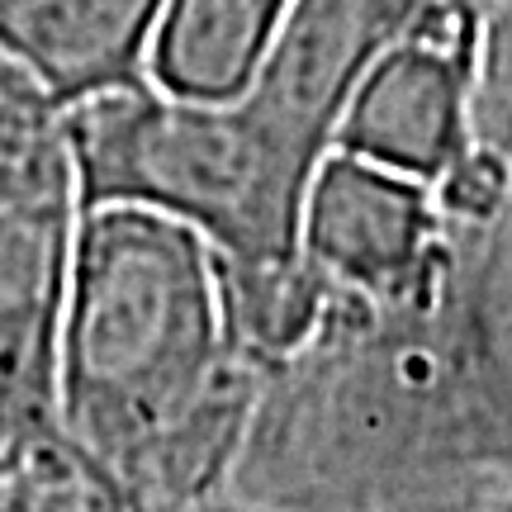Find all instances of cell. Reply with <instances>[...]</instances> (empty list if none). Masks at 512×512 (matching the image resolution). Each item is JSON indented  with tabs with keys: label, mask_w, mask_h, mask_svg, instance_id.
Masks as SVG:
<instances>
[{
	"label": "cell",
	"mask_w": 512,
	"mask_h": 512,
	"mask_svg": "<svg viewBox=\"0 0 512 512\" xmlns=\"http://www.w3.org/2000/svg\"><path fill=\"white\" fill-rule=\"evenodd\" d=\"M261 356L219 252L143 204L81 219L62 328V432L114 512H181L228 489Z\"/></svg>",
	"instance_id": "1"
},
{
	"label": "cell",
	"mask_w": 512,
	"mask_h": 512,
	"mask_svg": "<svg viewBox=\"0 0 512 512\" xmlns=\"http://www.w3.org/2000/svg\"><path fill=\"white\" fill-rule=\"evenodd\" d=\"M508 484L512 422L437 285L380 309L328 299L266 356L228 494L261 512H475Z\"/></svg>",
	"instance_id": "2"
},
{
	"label": "cell",
	"mask_w": 512,
	"mask_h": 512,
	"mask_svg": "<svg viewBox=\"0 0 512 512\" xmlns=\"http://www.w3.org/2000/svg\"><path fill=\"white\" fill-rule=\"evenodd\" d=\"M81 200L143 204L219 252L242 342L266 361L294 347L323 299L299 266V219L318 162L247 95L185 100L152 76L67 110Z\"/></svg>",
	"instance_id": "3"
},
{
	"label": "cell",
	"mask_w": 512,
	"mask_h": 512,
	"mask_svg": "<svg viewBox=\"0 0 512 512\" xmlns=\"http://www.w3.org/2000/svg\"><path fill=\"white\" fill-rule=\"evenodd\" d=\"M81 219L72 119L0 57V484L72 460L62 328Z\"/></svg>",
	"instance_id": "4"
},
{
	"label": "cell",
	"mask_w": 512,
	"mask_h": 512,
	"mask_svg": "<svg viewBox=\"0 0 512 512\" xmlns=\"http://www.w3.org/2000/svg\"><path fill=\"white\" fill-rule=\"evenodd\" d=\"M299 266L318 299L408 304L446 275V214L432 185L332 147L299 219Z\"/></svg>",
	"instance_id": "5"
},
{
	"label": "cell",
	"mask_w": 512,
	"mask_h": 512,
	"mask_svg": "<svg viewBox=\"0 0 512 512\" xmlns=\"http://www.w3.org/2000/svg\"><path fill=\"white\" fill-rule=\"evenodd\" d=\"M479 10H451L403 34L356 86L337 147L437 190L475 152Z\"/></svg>",
	"instance_id": "6"
},
{
	"label": "cell",
	"mask_w": 512,
	"mask_h": 512,
	"mask_svg": "<svg viewBox=\"0 0 512 512\" xmlns=\"http://www.w3.org/2000/svg\"><path fill=\"white\" fill-rule=\"evenodd\" d=\"M162 0H0V57L62 110L147 81Z\"/></svg>",
	"instance_id": "7"
},
{
	"label": "cell",
	"mask_w": 512,
	"mask_h": 512,
	"mask_svg": "<svg viewBox=\"0 0 512 512\" xmlns=\"http://www.w3.org/2000/svg\"><path fill=\"white\" fill-rule=\"evenodd\" d=\"M441 299L484 394L512 422V157L508 181L484 209L446 214Z\"/></svg>",
	"instance_id": "8"
},
{
	"label": "cell",
	"mask_w": 512,
	"mask_h": 512,
	"mask_svg": "<svg viewBox=\"0 0 512 512\" xmlns=\"http://www.w3.org/2000/svg\"><path fill=\"white\" fill-rule=\"evenodd\" d=\"M294 0H162L147 76L185 100L247 91Z\"/></svg>",
	"instance_id": "9"
},
{
	"label": "cell",
	"mask_w": 512,
	"mask_h": 512,
	"mask_svg": "<svg viewBox=\"0 0 512 512\" xmlns=\"http://www.w3.org/2000/svg\"><path fill=\"white\" fill-rule=\"evenodd\" d=\"M475 147L512 157V0H484L479 5Z\"/></svg>",
	"instance_id": "10"
},
{
	"label": "cell",
	"mask_w": 512,
	"mask_h": 512,
	"mask_svg": "<svg viewBox=\"0 0 512 512\" xmlns=\"http://www.w3.org/2000/svg\"><path fill=\"white\" fill-rule=\"evenodd\" d=\"M181 512H261V508H252V503H242L238 494L219 489L214 498H200V503H190V508H181Z\"/></svg>",
	"instance_id": "11"
}]
</instances>
